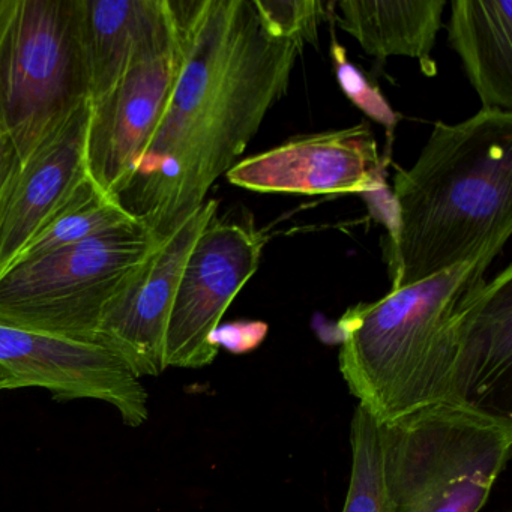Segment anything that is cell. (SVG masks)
Masks as SVG:
<instances>
[{
    "instance_id": "30bf717a",
    "label": "cell",
    "mask_w": 512,
    "mask_h": 512,
    "mask_svg": "<svg viewBox=\"0 0 512 512\" xmlns=\"http://www.w3.org/2000/svg\"><path fill=\"white\" fill-rule=\"evenodd\" d=\"M2 391L41 388L58 400L92 398L118 410L128 427L148 421V392L112 352L0 323Z\"/></svg>"
},
{
    "instance_id": "3957f363",
    "label": "cell",
    "mask_w": 512,
    "mask_h": 512,
    "mask_svg": "<svg viewBox=\"0 0 512 512\" xmlns=\"http://www.w3.org/2000/svg\"><path fill=\"white\" fill-rule=\"evenodd\" d=\"M502 248L431 275L338 320L340 371L350 394L380 424L448 403L469 299Z\"/></svg>"
},
{
    "instance_id": "ba28073f",
    "label": "cell",
    "mask_w": 512,
    "mask_h": 512,
    "mask_svg": "<svg viewBox=\"0 0 512 512\" xmlns=\"http://www.w3.org/2000/svg\"><path fill=\"white\" fill-rule=\"evenodd\" d=\"M217 214L218 200L208 199L181 226L158 239L104 311L95 343L139 379L160 376L167 368V323L179 280L197 238Z\"/></svg>"
},
{
    "instance_id": "6da1fadb",
    "label": "cell",
    "mask_w": 512,
    "mask_h": 512,
    "mask_svg": "<svg viewBox=\"0 0 512 512\" xmlns=\"http://www.w3.org/2000/svg\"><path fill=\"white\" fill-rule=\"evenodd\" d=\"M184 59L151 142L118 194L157 238L199 211L286 97L304 43L266 28L253 0H172Z\"/></svg>"
},
{
    "instance_id": "603a6c76",
    "label": "cell",
    "mask_w": 512,
    "mask_h": 512,
    "mask_svg": "<svg viewBox=\"0 0 512 512\" xmlns=\"http://www.w3.org/2000/svg\"><path fill=\"white\" fill-rule=\"evenodd\" d=\"M0 392H2V380H0Z\"/></svg>"
},
{
    "instance_id": "9a60e30c",
    "label": "cell",
    "mask_w": 512,
    "mask_h": 512,
    "mask_svg": "<svg viewBox=\"0 0 512 512\" xmlns=\"http://www.w3.org/2000/svg\"><path fill=\"white\" fill-rule=\"evenodd\" d=\"M448 43L482 109L512 112V0H454Z\"/></svg>"
},
{
    "instance_id": "277c9868",
    "label": "cell",
    "mask_w": 512,
    "mask_h": 512,
    "mask_svg": "<svg viewBox=\"0 0 512 512\" xmlns=\"http://www.w3.org/2000/svg\"><path fill=\"white\" fill-rule=\"evenodd\" d=\"M382 425L388 512H479L511 455V416L439 403Z\"/></svg>"
},
{
    "instance_id": "5b68a950",
    "label": "cell",
    "mask_w": 512,
    "mask_h": 512,
    "mask_svg": "<svg viewBox=\"0 0 512 512\" xmlns=\"http://www.w3.org/2000/svg\"><path fill=\"white\" fill-rule=\"evenodd\" d=\"M88 100L77 0H0V136L20 163Z\"/></svg>"
},
{
    "instance_id": "ffe728a7",
    "label": "cell",
    "mask_w": 512,
    "mask_h": 512,
    "mask_svg": "<svg viewBox=\"0 0 512 512\" xmlns=\"http://www.w3.org/2000/svg\"><path fill=\"white\" fill-rule=\"evenodd\" d=\"M331 49L335 64H337L338 80H340L343 91H346L353 103L358 104L371 118L377 119V122H382L388 128H394L397 121H395L394 113L389 110L388 104L383 101L382 95L377 94L376 89H371L368 86L367 80L359 74L355 67L347 64L346 52L337 41H334V46Z\"/></svg>"
},
{
    "instance_id": "7c38bea8",
    "label": "cell",
    "mask_w": 512,
    "mask_h": 512,
    "mask_svg": "<svg viewBox=\"0 0 512 512\" xmlns=\"http://www.w3.org/2000/svg\"><path fill=\"white\" fill-rule=\"evenodd\" d=\"M89 119L91 100L80 104L20 163L0 229V278L32 236L89 178Z\"/></svg>"
},
{
    "instance_id": "7402d4cb",
    "label": "cell",
    "mask_w": 512,
    "mask_h": 512,
    "mask_svg": "<svg viewBox=\"0 0 512 512\" xmlns=\"http://www.w3.org/2000/svg\"><path fill=\"white\" fill-rule=\"evenodd\" d=\"M20 161L11 143L0 136V229L4 223L8 200L19 173Z\"/></svg>"
},
{
    "instance_id": "8992f818",
    "label": "cell",
    "mask_w": 512,
    "mask_h": 512,
    "mask_svg": "<svg viewBox=\"0 0 512 512\" xmlns=\"http://www.w3.org/2000/svg\"><path fill=\"white\" fill-rule=\"evenodd\" d=\"M158 239L134 224L14 266L0 278V323L97 344L107 305Z\"/></svg>"
},
{
    "instance_id": "44dd1931",
    "label": "cell",
    "mask_w": 512,
    "mask_h": 512,
    "mask_svg": "<svg viewBox=\"0 0 512 512\" xmlns=\"http://www.w3.org/2000/svg\"><path fill=\"white\" fill-rule=\"evenodd\" d=\"M269 326L260 320H238L218 326L211 341L218 350H229L233 355L253 352L265 341Z\"/></svg>"
},
{
    "instance_id": "d6986e66",
    "label": "cell",
    "mask_w": 512,
    "mask_h": 512,
    "mask_svg": "<svg viewBox=\"0 0 512 512\" xmlns=\"http://www.w3.org/2000/svg\"><path fill=\"white\" fill-rule=\"evenodd\" d=\"M266 28L284 40L316 43L317 29L326 17L319 0H253Z\"/></svg>"
},
{
    "instance_id": "7a4b0ae2",
    "label": "cell",
    "mask_w": 512,
    "mask_h": 512,
    "mask_svg": "<svg viewBox=\"0 0 512 512\" xmlns=\"http://www.w3.org/2000/svg\"><path fill=\"white\" fill-rule=\"evenodd\" d=\"M391 290L505 247L512 233V112L434 122L412 167L394 176Z\"/></svg>"
},
{
    "instance_id": "e0dca14e",
    "label": "cell",
    "mask_w": 512,
    "mask_h": 512,
    "mask_svg": "<svg viewBox=\"0 0 512 512\" xmlns=\"http://www.w3.org/2000/svg\"><path fill=\"white\" fill-rule=\"evenodd\" d=\"M134 224L140 223L121 205L118 197L101 190L89 176L71 199L20 250L11 268L80 244L101 233Z\"/></svg>"
},
{
    "instance_id": "9c48e42d",
    "label": "cell",
    "mask_w": 512,
    "mask_h": 512,
    "mask_svg": "<svg viewBox=\"0 0 512 512\" xmlns=\"http://www.w3.org/2000/svg\"><path fill=\"white\" fill-rule=\"evenodd\" d=\"M182 59L184 46L176 19L167 37L128 68L110 91L91 100L86 161L92 181L106 193L118 197L151 142Z\"/></svg>"
},
{
    "instance_id": "8fae6325",
    "label": "cell",
    "mask_w": 512,
    "mask_h": 512,
    "mask_svg": "<svg viewBox=\"0 0 512 512\" xmlns=\"http://www.w3.org/2000/svg\"><path fill=\"white\" fill-rule=\"evenodd\" d=\"M383 172L376 137L370 125L361 122L290 137L275 148L242 158L226 178L253 193L335 196L379 190Z\"/></svg>"
},
{
    "instance_id": "4fadbf2b",
    "label": "cell",
    "mask_w": 512,
    "mask_h": 512,
    "mask_svg": "<svg viewBox=\"0 0 512 512\" xmlns=\"http://www.w3.org/2000/svg\"><path fill=\"white\" fill-rule=\"evenodd\" d=\"M512 368V266L482 281L461 323L449 404L497 412Z\"/></svg>"
},
{
    "instance_id": "52a82bcc",
    "label": "cell",
    "mask_w": 512,
    "mask_h": 512,
    "mask_svg": "<svg viewBox=\"0 0 512 512\" xmlns=\"http://www.w3.org/2000/svg\"><path fill=\"white\" fill-rule=\"evenodd\" d=\"M268 236L254 224L214 215L179 280L166 332V367L203 368L218 355L211 337L260 266Z\"/></svg>"
},
{
    "instance_id": "2e32d148",
    "label": "cell",
    "mask_w": 512,
    "mask_h": 512,
    "mask_svg": "<svg viewBox=\"0 0 512 512\" xmlns=\"http://www.w3.org/2000/svg\"><path fill=\"white\" fill-rule=\"evenodd\" d=\"M446 0H341L338 23L377 61L404 56L419 62L433 77L437 34L442 29Z\"/></svg>"
},
{
    "instance_id": "ac0fdd59",
    "label": "cell",
    "mask_w": 512,
    "mask_h": 512,
    "mask_svg": "<svg viewBox=\"0 0 512 512\" xmlns=\"http://www.w3.org/2000/svg\"><path fill=\"white\" fill-rule=\"evenodd\" d=\"M352 472L343 512H388L382 469V425L361 406L350 428Z\"/></svg>"
},
{
    "instance_id": "5bb4252c",
    "label": "cell",
    "mask_w": 512,
    "mask_h": 512,
    "mask_svg": "<svg viewBox=\"0 0 512 512\" xmlns=\"http://www.w3.org/2000/svg\"><path fill=\"white\" fill-rule=\"evenodd\" d=\"M89 98L101 97L175 28L172 0H77Z\"/></svg>"
}]
</instances>
